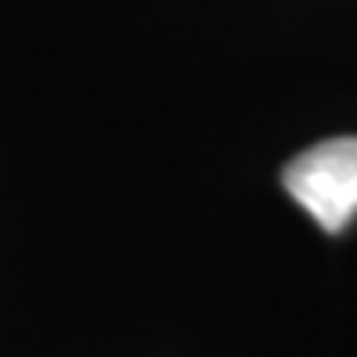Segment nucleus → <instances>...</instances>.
<instances>
[{"mask_svg":"<svg viewBox=\"0 0 357 357\" xmlns=\"http://www.w3.org/2000/svg\"><path fill=\"white\" fill-rule=\"evenodd\" d=\"M282 188L321 231L340 235L357 217V137H328L292 155L282 170Z\"/></svg>","mask_w":357,"mask_h":357,"instance_id":"obj_1","label":"nucleus"}]
</instances>
